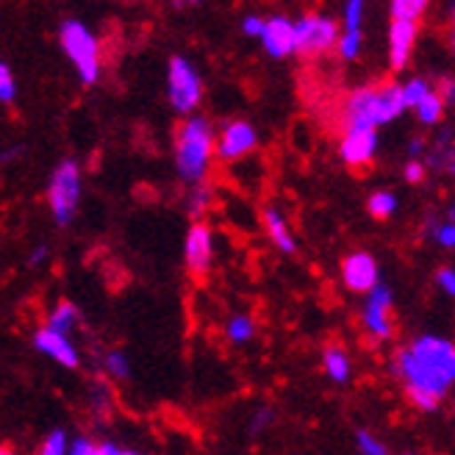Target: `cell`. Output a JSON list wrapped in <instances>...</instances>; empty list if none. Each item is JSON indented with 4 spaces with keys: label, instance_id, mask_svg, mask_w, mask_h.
Here are the masks:
<instances>
[{
    "label": "cell",
    "instance_id": "52a82bcc",
    "mask_svg": "<svg viewBox=\"0 0 455 455\" xmlns=\"http://www.w3.org/2000/svg\"><path fill=\"white\" fill-rule=\"evenodd\" d=\"M81 167L73 158H64V162L53 170L51 184H48V206L56 220V225H70L78 203H81Z\"/></svg>",
    "mask_w": 455,
    "mask_h": 455
},
{
    "label": "cell",
    "instance_id": "ac0fdd59",
    "mask_svg": "<svg viewBox=\"0 0 455 455\" xmlns=\"http://www.w3.org/2000/svg\"><path fill=\"white\" fill-rule=\"evenodd\" d=\"M323 372L336 386H347L353 380V358L345 345L331 341V345L323 347Z\"/></svg>",
    "mask_w": 455,
    "mask_h": 455
},
{
    "label": "cell",
    "instance_id": "7c38bea8",
    "mask_svg": "<svg viewBox=\"0 0 455 455\" xmlns=\"http://www.w3.org/2000/svg\"><path fill=\"white\" fill-rule=\"evenodd\" d=\"M386 42H389V70L405 73L408 64L414 59L417 42H419V22L414 20H392L389 22V34H386Z\"/></svg>",
    "mask_w": 455,
    "mask_h": 455
},
{
    "label": "cell",
    "instance_id": "60d3db41",
    "mask_svg": "<svg viewBox=\"0 0 455 455\" xmlns=\"http://www.w3.org/2000/svg\"><path fill=\"white\" fill-rule=\"evenodd\" d=\"M425 150H427V142L422 140V136H417V140L408 145V158H422Z\"/></svg>",
    "mask_w": 455,
    "mask_h": 455
},
{
    "label": "cell",
    "instance_id": "bcb514c9",
    "mask_svg": "<svg viewBox=\"0 0 455 455\" xmlns=\"http://www.w3.org/2000/svg\"><path fill=\"white\" fill-rule=\"evenodd\" d=\"M4 452H6V447H0V455H4Z\"/></svg>",
    "mask_w": 455,
    "mask_h": 455
},
{
    "label": "cell",
    "instance_id": "e575fe53",
    "mask_svg": "<svg viewBox=\"0 0 455 455\" xmlns=\"http://www.w3.org/2000/svg\"><path fill=\"white\" fill-rule=\"evenodd\" d=\"M272 419H275V411H272V408H267V405H264V408H259V411H256L253 417H250V427H247V430L256 436V434H261L264 427H269V422H272Z\"/></svg>",
    "mask_w": 455,
    "mask_h": 455
},
{
    "label": "cell",
    "instance_id": "d6986e66",
    "mask_svg": "<svg viewBox=\"0 0 455 455\" xmlns=\"http://www.w3.org/2000/svg\"><path fill=\"white\" fill-rule=\"evenodd\" d=\"M414 114H417V123L422 128H439L444 123V114H447V103H444L439 89H430V92L414 106Z\"/></svg>",
    "mask_w": 455,
    "mask_h": 455
},
{
    "label": "cell",
    "instance_id": "ba28073f",
    "mask_svg": "<svg viewBox=\"0 0 455 455\" xmlns=\"http://www.w3.org/2000/svg\"><path fill=\"white\" fill-rule=\"evenodd\" d=\"M167 98L175 114H192L203 100V78L187 56H172L167 67Z\"/></svg>",
    "mask_w": 455,
    "mask_h": 455
},
{
    "label": "cell",
    "instance_id": "d590c367",
    "mask_svg": "<svg viewBox=\"0 0 455 455\" xmlns=\"http://www.w3.org/2000/svg\"><path fill=\"white\" fill-rule=\"evenodd\" d=\"M67 452L70 455H98V442H92L89 436H76L67 444Z\"/></svg>",
    "mask_w": 455,
    "mask_h": 455
},
{
    "label": "cell",
    "instance_id": "5bb4252c",
    "mask_svg": "<svg viewBox=\"0 0 455 455\" xmlns=\"http://www.w3.org/2000/svg\"><path fill=\"white\" fill-rule=\"evenodd\" d=\"M261 48L269 59H289L294 56V20L286 14H272L264 17V31H261Z\"/></svg>",
    "mask_w": 455,
    "mask_h": 455
},
{
    "label": "cell",
    "instance_id": "4316f807",
    "mask_svg": "<svg viewBox=\"0 0 455 455\" xmlns=\"http://www.w3.org/2000/svg\"><path fill=\"white\" fill-rule=\"evenodd\" d=\"M400 89H403V100H405V106L408 108H414L430 89H436L434 84H430V78H425V76H411V78H405L403 84H400Z\"/></svg>",
    "mask_w": 455,
    "mask_h": 455
},
{
    "label": "cell",
    "instance_id": "7dc6e473",
    "mask_svg": "<svg viewBox=\"0 0 455 455\" xmlns=\"http://www.w3.org/2000/svg\"><path fill=\"white\" fill-rule=\"evenodd\" d=\"M452 414H455V403H452Z\"/></svg>",
    "mask_w": 455,
    "mask_h": 455
},
{
    "label": "cell",
    "instance_id": "4dcf8cb0",
    "mask_svg": "<svg viewBox=\"0 0 455 455\" xmlns=\"http://www.w3.org/2000/svg\"><path fill=\"white\" fill-rule=\"evenodd\" d=\"M67 444H70V439H67V430L64 427H53L51 434L42 439L39 452L42 455H64L67 452Z\"/></svg>",
    "mask_w": 455,
    "mask_h": 455
},
{
    "label": "cell",
    "instance_id": "f1b7e54d",
    "mask_svg": "<svg viewBox=\"0 0 455 455\" xmlns=\"http://www.w3.org/2000/svg\"><path fill=\"white\" fill-rule=\"evenodd\" d=\"M355 450L361 455H389V444H386L383 439H378L367 427L355 430Z\"/></svg>",
    "mask_w": 455,
    "mask_h": 455
},
{
    "label": "cell",
    "instance_id": "d4e9b609",
    "mask_svg": "<svg viewBox=\"0 0 455 455\" xmlns=\"http://www.w3.org/2000/svg\"><path fill=\"white\" fill-rule=\"evenodd\" d=\"M336 53L341 61H358L363 53V28H341Z\"/></svg>",
    "mask_w": 455,
    "mask_h": 455
},
{
    "label": "cell",
    "instance_id": "8fae6325",
    "mask_svg": "<svg viewBox=\"0 0 455 455\" xmlns=\"http://www.w3.org/2000/svg\"><path fill=\"white\" fill-rule=\"evenodd\" d=\"M259 148V131L247 120H231L217 131L214 156L220 162H239Z\"/></svg>",
    "mask_w": 455,
    "mask_h": 455
},
{
    "label": "cell",
    "instance_id": "277c9868",
    "mask_svg": "<svg viewBox=\"0 0 455 455\" xmlns=\"http://www.w3.org/2000/svg\"><path fill=\"white\" fill-rule=\"evenodd\" d=\"M59 42L64 56L73 61L78 81L84 86H92L100 78V48L98 36L89 31L81 20H64L59 28Z\"/></svg>",
    "mask_w": 455,
    "mask_h": 455
},
{
    "label": "cell",
    "instance_id": "74e56055",
    "mask_svg": "<svg viewBox=\"0 0 455 455\" xmlns=\"http://www.w3.org/2000/svg\"><path fill=\"white\" fill-rule=\"evenodd\" d=\"M444 36H447V48L455 56V0L447 4V17H444Z\"/></svg>",
    "mask_w": 455,
    "mask_h": 455
},
{
    "label": "cell",
    "instance_id": "7a4b0ae2",
    "mask_svg": "<svg viewBox=\"0 0 455 455\" xmlns=\"http://www.w3.org/2000/svg\"><path fill=\"white\" fill-rule=\"evenodd\" d=\"M408 111L403 100L400 81H375L363 84L345 98L341 103V125H367V128H386L400 120Z\"/></svg>",
    "mask_w": 455,
    "mask_h": 455
},
{
    "label": "cell",
    "instance_id": "4fadbf2b",
    "mask_svg": "<svg viewBox=\"0 0 455 455\" xmlns=\"http://www.w3.org/2000/svg\"><path fill=\"white\" fill-rule=\"evenodd\" d=\"M184 261L192 275H206L214 261V231L203 222L192 220L184 239Z\"/></svg>",
    "mask_w": 455,
    "mask_h": 455
},
{
    "label": "cell",
    "instance_id": "e0dca14e",
    "mask_svg": "<svg viewBox=\"0 0 455 455\" xmlns=\"http://www.w3.org/2000/svg\"><path fill=\"white\" fill-rule=\"evenodd\" d=\"M261 225H264V234L267 239L275 244L281 253L291 256V253H298V239H294L291 234V225L286 220V214L278 209V206H264L261 212Z\"/></svg>",
    "mask_w": 455,
    "mask_h": 455
},
{
    "label": "cell",
    "instance_id": "1f68e13d",
    "mask_svg": "<svg viewBox=\"0 0 455 455\" xmlns=\"http://www.w3.org/2000/svg\"><path fill=\"white\" fill-rule=\"evenodd\" d=\"M17 98V81L12 76V67L0 61V103H14Z\"/></svg>",
    "mask_w": 455,
    "mask_h": 455
},
{
    "label": "cell",
    "instance_id": "8992f818",
    "mask_svg": "<svg viewBox=\"0 0 455 455\" xmlns=\"http://www.w3.org/2000/svg\"><path fill=\"white\" fill-rule=\"evenodd\" d=\"M341 34V22L331 14L308 12L294 20V53L316 59L336 51V42Z\"/></svg>",
    "mask_w": 455,
    "mask_h": 455
},
{
    "label": "cell",
    "instance_id": "603a6c76",
    "mask_svg": "<svg viewBox=\"0 0 455 455\" xmlns=\"http://www.w3.org/2000/svg\"><path fill=\"white\" fill-rule=\"evenodd\" d=\"M425 239L434 242L442 250H455V220H450V217L434 220L430 217L425 222Z\"/></svg>",
    "mask_w": 455,
    "mask_h": 455
},
{
    "label": "cell",
    "instance_id": "ab89813d",
    "mask_svg": "<svg viewBox=\"0 0 455 455\" xmlns=\"http://www.w3.org/2000/svg\"><path fill=\"white\" fill-rule=\"evenodd\" d=\"M44 261H48V244H36L34 253L28 256V264L31 267H42Z\"/></svg>",
    "mask_w": 455,
    "mask_h": 455
},
{
    "label": "cell",
    "instance_id": "8d00e7d4",
    "mask_svg": "<svg viewBox=\"0 0 455 455\" xmlns=\"http://www.w3.org/2000/svg\"><path fill=\"white\" fill-rule=\"evenodd\" d=\"M261 31H264V17H261V14H244V17H242V34H244V36L259 39Z\"/></svg>",
    "mask_w": 455,
    "mask_h": 455
},
{
    "label": "cell",
    "instance_id": "7402d4cb",
    "mask_svg": "<svg viewBox=\"0 0 455 455\" xmlns=\"http://www.w3.org/2000/svg\"><path fill=\"white\" fill-rule=\"evenodd\" d=\"M78 320H81V311H78V306L76 303H70V300H61L51 314H48V328H53V331H59V333H67L70 336L76 328H78Z\"/></svg>",
    "mask_w": 455,
    "mask_h": 455
},
{
    "label": "cell",
    "instance_id": "d6a6232c",
    "mask_svg": "<svg viewBox=\"0 0 455 455\" xmlns=\"http://www.w3.org/2000/svg\"><path fill=\"white\" fill-rule=\"evenodd\" d=\"M427 164H425V158H408V162L403 164V180L405 184H422L425 175H427Z\"/></svg>",
    "mask_w": 455,
    "mask_h": 455
},
{
    "label": "cell",
    "instance_id": "3957f363",
    "mask_svg": "<svg viewBox=\"0 0 455 455\" xmlns=\"http://www.w3.org/2000/svg\"><path fill=\"white\" fill-rule=\"evenodd\" d=\"M217 131L203 114H187L184 123L175 131V172L184 184H200L206 180L214 162Z\"/></svg>",
    "mask_w": 455,
    "mask_h": 455
},
{
    "label": "cell",
    "instance_id": "f546056e",
    "mask_svg": "<svg viewBox=\"0 0 455 455\" xmlns=\"http://www.w3.org/2000/svg\"><path fill=\"white\" fill-rule=\"evenodd\" d=\"M367 0H341V28H363Z\"/></svg>",
    "mask_w": 455,
    "mask_h": 455
},
{
    "label": "cell",
    "instance_id": "30bf717a",
    "mask_svg": "<svg viewBox=\"0 0 455 455\" xmlns=\"http://www.w3.org/2000/svg\"><path fill=\"white\" fill-rule=\"evenodd\" d=\"M339 278L350 294L363 298L380 281V264L370 250H353L339 261Z\"/></svg>",
    "mask_w": 455,
    "mask_h": 455
},
{
    "label": "cell",
    "instance_id": "44dd1931",
    "mask_svg": "<svg viewBox=\"0 0 455 455\" xmlns=\"http://www.w3.org/2000/svg\"><path fill=\"white\" fill-rule=\"evenodd\" d=\"M256 320L250 314H231L225 320V339L231 345H247V341L256 339Z\"/></svg>",
    "mask_w": 455,
    "mask_h": 455
},
{
    "label": "cell",
    "instance_id": "9c48e42d",
    "mask_svg": "<svg viewBox=\"0 0 455 455\" xmlns=\"http://www.w3.org/2000/svg\"><path fill=\"white\" fill-rule=\"evenodd\" d=\"M380 150V133L378 128L367 125H345L339 136V158L341 164L353 172H367Z\"/></svg>",
    "mask_w": 455,
    "mask_h": 455
},
{
    "label": "cell",
    "instance_id": "f6af8a7d",
    "mask_svg": "<svg viewBox=\"0 0 455 455\" xmlns=\"http://www.w3.org/2000/svg\"><path fill=\"white\" fill-rule=\"evenodd\" d=\"M178 4H187V6H197V4H203V0H178Z\"/></svg>",
    "mask_w": 455,
    "mask_h": 455
},
{
    "label": "cell",
    "instance_id": "f35d334b",
    "mask_svg": "<svg viewBox=\"0 0 455 455\" xmlns=\"http://www.w3.org/2000/svg\"><path fill=\"white\" fill-rule=\"evenodd\" d=\"M439 92H442L444 103H447L450 108H455V76H450V78H444V81H442Z\"/></svg>",
    "mask_w": 455,
    "mask_h": 455
},
{
    "label": "cell",
    "instance_id": "cb8c5ba5",
    "mask_svg": "<svg viewBox=\"0 0 455 455\" xmlns=\"http://www.w3.org/2000/svg\"><path fill=\"white\" fill-rule=\"evenodd\" d=\"M212 203H214V189L206 184V180L192 184V189L187 195V214H189V220H203V214L212 209Z\"/></svg>",
    "mask_w": 455,
    "mask_h": 455
},
{
    "label": "cell",
    "instance_id": "9a60e30c",
    "mask_svg": "<svg viewBox=\"0 0 455 455\" xmlns=\"http://www.w3.org/2000/svg\"><path fill=\"white\" fill-rule=\"evenodd\" d=\"M34 347L42 353V355H48L53 358L56 363H61V367L67 370H76L78 363H81V355H78V347L70 341V336L67 333H59L53 328H39L34 333Z\"/></svg>",
    "mask_w": 455,
    "mask_h": 455
},
{
    "label": "cell",
    "instance_id": "b9f144b4",
    "mask_svg": "<svg viewBox=\"0 0 455 455\" xmlns=\"http://www.w3.org/2000/svg\"><path fill=\"white\" fill-rule=\"evenodd\" d=\"M125 450L120 444H114V442H100L98 444V455H123Z\"/></svg>",
    "mask_w": 455,
    "mask_h": 455
},
{
    "label": "cell",
    "instance_id": "ee69618b",
    "mask_svg": "<svg viewBox=\"0 0 455 455\" xmlns=\"http://www.w3.org/2000/svg\"><path fill=\"white\" fill-rule=\"evenodd\" d=\"M444 217H450V220H455V197L450 200V206H447V214Z\"/></svg>",
    "mask_w": 455,
    "mask_h": 455
},
{
    "label": "cell",
    "instance_id": "7bdbcfd3",
    "mask_svg": "<svg viewBox=\"0 0 455 455\" xmlns=\"http://www.w3.org/2000/svg\"><path fill=\"white\" fill-rule=\"evenodd\" d=\"M20 156V148L14 145V148H6V145H0V164L4 162H12V158H17Z\"/></svg>",
    "mask_w": 455,
    "mask_h": 455
},
{
    "label": "cell",
    "instance_id": "836d02e7",
    "mask_svg": "<svg viewBox=\"0 0 455 455\" xmlns=\"http://www.w3.org/2000/svg\"><path fill=\"white\" fill-rule=\"evenodd\" d=\"M434 281H436V286H439V291L444 294V298L455 300V267H439Z\"/></svg>",
    "mask_w": 455,
    "mask_h": 455
},
{
    "label": "cell",
    "instance_id": "484cf974",
    "mask_svg": "<svg viewBox=\"0 0 455 455\" xmlns=\"http://www.w3.org/2000/svg\"><path fill=\"white\" fill-rule=\"evenodd\" d=\"M434 0H389V20H414L422 22Z\"/></svg>",
    "mask_w": 455,
    "mask_h": 455
},
{
    "label": "cell",
    "instance_id": "2e32d148",
    "mask_svg": "<svg viewBox=\"0 0 455 455\" xmlns=\"http://www.w3.org/2000/svg\"><path fill=\"white\" fill-rule=\"evenodd\" d=\"M422 158H425L427 170L439 172L442 178H455V136H452V131L442 128L436 133V140L427 145Z\"/></svg>",
    "mask_w": 455,
    "mask_h": 455
},
{
    "label": "cell",
    "instance_id": "ffe728a7",
    "mask_svg": "<svg viewBox=\"0 0 455 455\" xmlns=\"http://www.w3.org/2000/svg\"><path fill=\"white\" fill-rule=\"evenodd\" d=\"M400 209V197L392 189H375L367 197V214L378 222H389Z\"/></svg>",
    "mask_w": 455,
    "mask_h": 455
},
{
    "label": "cell",
    "instance_id": "6da1fadb",
    "mask_svg": "<svg viewBox=\"0 0 455 455\" xmlns=\"http://www.w3.org/2000/svg\"><path fill=\"white\" fill-rule=\"evenodd\" d=\"M389 372L422 414H436L455 389V339L442 333H419L392 353Z\"/></svg>",
    "mask_w": 455,
    "mask_h": 455
},
{
    "label": "cell",
    "instance_id": "5b68a950",
    "mask_svg": "<svg viewBox=\"0 0 455 455\" xmlns=\"http://www.w3.org/2000/svg\"><path fill=\"white\" fill-rule=\"evenodd\" d=\"M361 333L367 336L370 345H386L397 336V316H395V289L389 283L378 281L361 303Z\"/></svg>",
    "mask_w": 455,
    "mask_h": 455
},
{
    "label": "cell",
    "instance_id": "83f0119b",
    "mask_svg": "<svg viewBox=\"0 0 455 455\" xmlns=\"http://www.w3.org/2000/svg\"><path fill=\"white\" fill-rule=\"evenodd\" d=\"M103 370L111 380H128L131 378V363L123 350H108L103 358Z\"/></svg>",
    "mask_w": 455,
    "mask_h": 455
}]
</instances>
